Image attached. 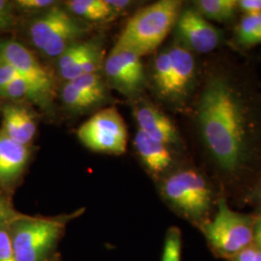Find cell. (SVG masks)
I'll list each match as a JSON object with an SVG mask.
<instances>
[{"mask_svg": "<svg viewBox=\"0 0 261 261\" xmlns=\"http://www.w3.org/2000/svg\"><path fill=\"white\" fill-rule=\"evenodd\" d=\"M249 103L228 77L215 75L207 81L198 103L202 139L218 166L234 173L251 155L253 123Z\"/></svg>", "mask_w": 261, "mask_h": 261, "instance_id": "obj_1", "label": "cell"}, {"mask_svg": "<svg viewBox=\"0 0 261 261\" xmlns=\"http://www.w3.org/2000/svg\"><path fill=\"white\" fill-rule=\"evenodd\" d=\"M182 2L161 0L139 10L122 30L115 46L140 57L155 50L177 22Z\"/></svg>", "mask_w": 261, "mask_h": 261, "instance_id": "obj_2", "label": "cell"}, {"mask_svg": "<svg viewBox=\"0 0 261 261\" xmlns=\"http://www.w3.org/2000/svg\"><path fill=\"white\" fill-rule=\"evenodd\" d=\"M253 229L254 218L234 211L224 198L219 199L213 220L201 225L215 254L227 260L253 244Z\"/></svg>", "mask_w": 261, "mask_h": 261, "instance_id": "obj_3", "label": "cell"}, {"mask_svg": "<svg viewBox=\"0 0 261 261\" xmlns=\"http://www.w3.org/2000/svg\"><path fill=\"white\" fill-rule=\"evenodd\" d=\"M65 227V220H14L10 235L17 261H48Z\"/></svg>", "mask_w": 261, "mask_h": 261, "instance_id": "obj_4", "label": "cell"}, {"mask_svg": "<svg viewBox=\"0 0 261 261\" xmlns=\"http://www.w3.org/2000/svg\"><path fill=\"white\" fill-rule=\"evenodd\" d=\"M161 191L168 203L189 220H202L211 208L212 190L195 169H182L169 175Z\"/></svg>", "mask_w": 261, "mask_h": 261, "instance_id": "obj_5", "label": "cell"}, {"mask_svg": "<svg viewBox=\"0 0 261 261\" xmlns=\"http://www.w3.org/2000/svg\"><path fill=\"white\" fill-rule=\"evenodd\" d=\"M86 29L65 9L55 5L29 25L32 44L48 57H59L79 42Z\"/></svg>", "mask_w": 261, "mask_h": 261, "instance_id": "obj_6", "label": "cell"}, {"mask_svg": "<svg viewBox=\"0 0 261 261\" xmlns=\"http://www.w3.org/2000/svg\"><path fill=\"white\" fill-rule=\"evenodd\" d=\"M77 138L95 152L120 155L126 151L128 130L121 114L111 107L97 112L82 124Z\"/></svg>", "mask_w": 261, "mask_h": 261, "instance_id": "obj_7", "label": "cell"}, {"mask_svg": "<svg viewBox=\"0 0 261 261\" xmlns=\"http://www.w3.org/2000/svg\"><path fill=\"white\" fill-rule=\"evenodd\" d=\"M0 60L12 66L17 74L28 82L35 94L36 103L43 108L49 103L55 93L53 75L28 47L14 40H2Z\"/></svg>", "mask_w": 261, "mask_h": 261, "instance_id": "obj_8", "label": "cell"}, {"mask_svg": "<svg viewBox=\"0 0 261 261\" xmlns=\"http://www.w3.org/2000/svg\"><path fill=\"white\" fill-rule=\"evenodd\" d=\"M110 83L123 93L137 92L144 83L141 57L128 49L113 47L105 64Z\"/></svg>", "mask_w": 261, "mask_h": 261, "instance_id": "obj_9", "label": "cell"}, {"mask_svg": "<svg viewBox=\"0 0 261 261\" xmlns=\"http://www.w3.org/2000/svg\"><path fill=\"white\" fill-rule=\"evenodd\" d=\"M177 30L187 45L199 54L211 53L220 43V31L196 10H185L180 14Z\"/></svg>", "mask_w": 261, "mask_h": 261, "instance_id": "obj_10", "label": "cell"}, {"mask_svg": "<svg viewBox=\"0 0 261 261\" xmlns=\"http://www.w3.org/2000/svg\"><path fill=\"white\" fill-rule=\"evenodd\" d=\"M29 160L28 145L10 139L0 130V184L10 185L22 174Z\"/></svg>", "mask_w": 261, "mask_h": 261, "instance_id": "obj_11", "label": "cell"}, {"mask_svg": "<svg viewBox=\"0 0 261 261\" xmlns=\"http://www.w3.org/2000/svg\"><path fill=\"white\" fill-rule=\"evenodd\" d=\"M135 116L140 130L150 138L166 145L177 142V130L174 124L156 108L142 106L136 110Z\"/></svg>", "mask_w": 261, "mask_h": 261, "instance_id": "obj_12", "label": "cell"}, {"mask_svg": "<svg viewBox=\"0 0 261 261\" xmlns=\"http://www.w3.org/2000/svg\"><path fill=\"white\" fill-rule=\"evenodd\" d=\"M2 132L19 143L28 145L36 134L33 115L23 107L7 105L2 110Z\"/></svg>", "mask_w": 261, "mask_h": 261, "instance_id": "obj_13", "label": "cell"}, {"mask_svg": "<svg viewBox=\"0 0 261 261\" xmlns=\"http://www.w3.org/2000/svg\"><path fill=\"white\" fill-rule=\"evenodd\" d=\"M171 64V95L177 98L186 93L195 75V59L191 51L182 46H172L168 50Z\"/></svg>", "mask_w": 261, "mask_h": 261, "instance_id": "obj_14", "label": "cell"}, {"mask_svg": "<svg viewBox=\"0 0 261 261\" xmlns=\"http://www.w3.org/2000/svg\"><path fill=\"white\" fill-rule=\"evenodd\" d=\"M134 143L142 163L150 172L162 173L171 165L172 157L167 145L150 138L143 132L138 130Z\"/></svg>", "mask_w": 261, "mask_h": 261, "instance_id": "obj_15", "label": "cell"}, {"mask_svg": "<svg viewBox=\"0 0 261 261\" xmlns=\"http://www.w3.org/2000/svg\"><path fill=\"white\" fill-rule=\"evenodd\" d=\"M92 42H76L68 47L58 57V67L61 76L66 82H71L76 77V71L84 55L88 51Z\"/></svg>", "mask_w": 261, "mask_h": 261, "instance_id": "obj_16", "label": "cell"}, {"mask_svg": "<svg viewBox=\"0 0 261 261\" xmlns=\"http://www.w3.org/2000/svg\"><path fill=\"white\" fill-rule=\"evenodd\" d=\"M66 5L75 16L91 21L105 20L112 15L107 0H71Z\"/></svg>", "mask_w": 261, "mask_h": 261, "instance_id": "obj_17", "label": "cell"}, {"mask_svg": "<svg viewBox=\"0 0 261 261\" xmlns=\"http://www.w3.org/2000/svg\"><path fill=\"white\" fill-rule=\"evenodd\" d=\"M196 11L205 19L226 21L233 19L238 8L237 0H199L196 2Z\"/></svg>", "mask_w": 261, "mask_h": 261, "instance_id": "obj_18", "label": "cell"}, {"mask_svg": "<svg viewBox=\"0 0 261 261\" xmlns=\"http://www.w3.org/2000/svg\"><path fill=\"white\" fill-rule=\"evenodd\" d=\"M237 36L239 42L246 46L261 43V13L245 15L238 25Z\"/></svg>", "mask_w": 261, "mask_h": 261, "instance_id": "obj_19", "label": "cell"}, {"mask_svg": "<svg viewBox=\"0 0 261 261\" xmlns=\"http://www.w3.org/2000/svg\"><path fill=\"white\" fill-rule=\"evenodd\" d=\"M154 79L159 91L164 96L171 95V64L168 50L161 53L155 59Z\"/></svg>", "mask_w": 261, "mask_h": 261, "instance_id": "obj_20", "label": "cell"}, {"mask_svg": "<svg viewBox=\"0 0 261 261\" xmlns=\"http://www.w3.org/2000/svg\"><path fill=\"white\" fill-rule=\"evenodd\" d=\"M68 83H71L79 90L90 96L98 103L105 98L106 89L103 81L96 73L80 75L79 77Z\"/></svg>", "mask_w": 261, "mask_h": 261, "instance_id": "obj_21", "label": "cell"}, {"mask_svg": "<svg viewBox=\"0 0 261 261\" xmlns=\"http://www.w3.org/2000/svg\"><path fill=\"white\" fill-rule=\"evenodd\" d=\"M61 97L66 106L75 111H84L98 103L90 96L79 90L71 83H66L63 86Z\"/></svg>", "mask_w": 261, "mask_h": 261, "instance_id": "obj_22", "label": "cell"}, {"mask_svg": "<svg viewBox=\"0 0 261 261\" xmlns=\"http://www.w3.org/2000/svg\"><path fill=\"white\" fill-rule=\"evenodd\" d=\"M0 98L9 100H20L23 98H28L36 103L35 94L32 87L19 75L0 89Z\"/></svg>", "mask_w": 261, "mask_h": 261, "instance_id": "obj_23", "label": "cell"}, {"mask_svg": "<svg viewBox=\"0 0 261 261\" xmlns=\"http://www.w3.org/2000/svg\"><path fill=\"white\" fill-rule=\"evenodd\" d=\"M182 233L177 226L168 229L165 239L162 261H181Z\"/></svg>", "mask_w": 261, "mask_h": 261, "instance_id": "obj_24", "label": "cell"}, {"mask_svg": "<svg viewBox=\"0 0 261 261\" xmlns=\"http://www.w3.org/2000/svg\"><path fill=\"white\" fill-rule=\"evenodd\" d=\"M0 261H17L6 224L0 226Z\"/></svg>", "mask_w": 261, "mask_h": 261, "instance_id": "obj_25", "label": "cell"}, {"mask_svg": "<svg viewBox=\"0 0 261 261\" xmlns=\"http://www.w3.org/2000/svg\"><path fill=\"white\" fill-rule=\"evenodd\" d=\"M229 261H261V248L252 244L237 253Z\"/></svg>", "mask_w": 261, "mask_h": 261, "instance_id": "obj_26", "label": "cell"}, {"mask_svg": "<svg viewBox=\"0 0 261 261\" xmlns=\"http://www.w3.org/2000/svg\"><path fill=\"white\" fill-rule=\"evenodd\" d=\"M17 5L24 10H46L56 5L53 0H18Z\"/></svg>", "mask_w": 261, "mask_h": 261, "instance_id": "obj_27", "label": "cell"}, {"mask_svg": "<svg viewBox=\"0 0 261 261\" xmlns=\"http://www.w3.org/2000/svg\"><path fill=\"white\" fill-rule=\"evenodd\" d=\"M15 69L6 63L5 61L0 60V89L9 84L15 77L18 76Z\"/></svg>", "mask_w": 261, "mask_h": 261, "instance_id": "obj_28", "label": "cell"}, {"mask_svg": "<svg viewBox=\"0 0 261 261\" xmlns=\"http://www.w3.org/2000/svg\"><path fill=\"white\" fill-rule=\"evenodd\" d=\"M12 14L10 4L5 0H0V31L9 28L12 23Z\"/></svg>", "mask_w": 261, "mask_h": 261, "instance_id": "obj_29", "label": "cell"}, {"mask_svg": "<svg viewBox=\"0 0 261 261\" xmlns=\"http://www.w3.org/2000/svg\"><path fill=\"white\" fill-rule=\"evenodd\" d=\"M238 7L246 15H255L261 13V0H240Z\"/></svg>", "mask_w": 261, "mask_h": 261, "instance_id": "obj_30", "label": "cell"}, {"mask_svg": "<svg viewBox=\"0 0 261 261\" xmlns=\"http://www.w3.org/2000/svg\"><path fill=\"white\" fill-rule=\"evenodd\" d=\"M14 212L10 208L8 204L0 197V226L6 224L14 219Z\"/></svg>", "mask_w": 261, "mask_h": 261, "instance_id": "obj_31", "label": "cell"}, {"mask_svg": "<svg viewBox=\"0 0 261 261\" xmlns=\"http://www.w3.org/2000/svg\"><path fill=\"white\" fill-rule=\"evenodd\" d=\"M107 3L112 11V14L116 12H121L130 5V1L127 0H107Z\"/></svg>", "mask_w": 261, "mask_h": 261, "instance_id": "obj_32", "label": "cell"}, {"mask_svg": "<svg viewBox=\"0 0 261 261\" xmlns=\"http://www.w3.org/2000/svg\"><path fill=\"white\" fill-rule=\"evenodd\" d=\"M253 244L261 248V212L256 218H254Z\"/></svg>", "mask_w": 261, "mask_h": 261, "instance_id": "obj_33", "label": "cell"}, {"mask_svg": "<svg viewBox=\"0 0 261 261\" xmlns=\"http://www.w3.org/2000/svg\"><path fill=\"white\" fill-rule=\"evenodd\" d=\"M48 261H57V259H56V258H53V257H51V258H50V259H49Z\"/></svg>", "mask_w": 261, "mask_h": 261, "instance_id": "obj_34", "label": "cell"}]
</instances>
